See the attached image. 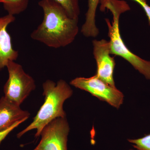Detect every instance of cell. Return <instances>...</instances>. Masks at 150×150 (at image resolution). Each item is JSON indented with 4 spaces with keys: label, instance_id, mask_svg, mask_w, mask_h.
Here are the masks:
<instances>
[{
    "label": "cell",
    "instance_id": "1",
    "mask_svg": "<svg viewBox=\"0 0 150 150\" xmlns=\"http://www.w3.org/2000/svg\"><path fill=\"white\" fill-rule=\"evenodd\" d=\"M43 21L30 34L33 40L50 48L66 47L74 40L79 31V19L70 18L62 6L53 0H40Z\"/></svg>",
    "mask_w": 150,
    "mask_h": 150
},
{
    "label": "cell",
    "instance_id": "2",
    "mask_svg": "<svg viewBox=\"0 0 150 150\" xmlns=\"http://www.w3.org/2000/svg\"><path fill=\"white\" fill-rule=\"evenodd\" d=\"M100 9L101 11L109 10L112 15L111 22L109 19H105L108 28L111 55L122 57L144 75L146 79L150 80V61L142 59L131 52L121 37L119 19L122 13L131 9L129 5L123 0H100Z\"/></svg>",
    "mask_w": 150,
    "mask_h": 150
},
{
    "label": "cell",
    "instance_id": "3",
    "mask_svg": "<svg viewBox=\"0 0 150 150\" xmlns=\"http://www.w3.org/2000/svg\"><path fill=\"white\" fill-rule=\"evenodd\" d=\"M43 95L45 96L44 103L32 123L17 134L18 138L34 129L36 130L35 137L38 138L43 128L51 121L57 118H66L67 115L63 105L73 95V91L70 86L64 80H60L57 83L47 80L43 83Z\"/></svg>",
    "mask_w": 150,
    "mask_h": 150
},
{
    "label": "cell",
    "instance_id": "4",
    "mask_svg": "<svg viewBox=\"0 0 150 150\" xmlns=\"http://www.w3.org/2000/svg\"><path fill=\"white\" fill-rule=\"evenodd\" d=\"M8 79L4 86V97L12 102L20 105L36 86L33 78L25 72L21 65L10 61L6 67Z\"/></svg>",
    "mask_w": 150,
    "mask_h": 150
},
{
    "label": "cell",
    "instance_id": "5",
    "mask_svg": "<svg viewBox=\"0 0 150 150\" xmlns=\"http://www.w3.org/2000/svg\"><path fill=\"white\" fill-rule=\"evenodd\" d=\"M70 84L89 93L117 109L123 103L124 96L123 93L116 87L105 83L96 75L89 78H75L70 82Z\"/></svg>",
    "mask_w": 150,
    "mask_h": 150
},
{
    "label": "cell",
    "instance_id": "6",
    "mask_svg": "<svg viewBox=\"0 0 150 150\" xmlns=\"http://www.w3.org/2000/svg\"><path fill=\"white\" fill-rule=\"evenodd\" d=\"M70 127L67 118L54 119L45 126L38 144L33 150H68Z\"/></svg>",
    "mask_w": 150,
    "mask_h": 150
},
{
    "label": "cell",
    "instance_id": "7",
    "mask_svg": "<svg viewBox=\"0 0 150 150\" xmlns=\"http://www.w3.org/2000/svg\"><path fill=\"white\" fill-rule=\"evenodd\" d=\"M93 46L97 65L96 75L105 83L116 87L113 78L115 61L111 56L109 41L103 39L93 40Z\"/></svg>",
    "mask_w": 150,
    "mask_h": 150
},
{
    "label": "cell",
    "instance_id": "8",
    "mask_svg": "<svg viewBox=\"0 0 150 150\" xmlns=\"http://www.w3.org/2000/svg\"><path fill=\"white\" fill-rule=\"evenodd\" d=\"M15 19V17L8 14L0 17V71L6 67L9 62L16 61L18 57V51L14 49L7 30L9 25Z\"/></svg>",
    "mask_w": 150,
    "mask_h": 150
},
{
    "label": "cell",
    "instance_id": "9",
    "mask_svg": "<svg viewBox=\"0 0 150 150\" xmlns=\"http://www.w3.org/2000/svg\"><path fill=\"white\" fill-rule=\"evenodd\" d=\"M30 113L21 109L20 105L5 97L0 98V131L4 130L18 121H26Z\"/></svg>",
    "mask_w": 150,
    "mask_h": 150
},
{
    "label": "cell",
    "instance_id": "10",
    "mask_svg": "<svg viewBox=\"0 0 150 150\" xmlns=\"http://www.w3.org/2000/svg\"><path fill=\"white\" fill-rule=\"evenodd\" d=\"M100 2V0H88L85 21L81 29V32L86 37H96L99 34V29L96 23V17Z\"/></svg>",
    "mask_w": 150,
    "mask_h": 150
},
{
    "label": "cell",
    "instance_id": "11",
    "mask_svg": "<svg viewBox=\"0 0 150 150\" xmlns=\"http://www.w3.org/2000/svg\"><path fill=\"white\" fill-rule=\"evenodd\" d=\"M29 0H0L8 14L14 16L26 10Z\"/></svg>",
    "mask_w": 150,
    "mask_h": 150
},
{
    "label": "cell",
    "instance_id": "12",
    "mask_svg": "<svg viewBox=\"0 0 150 150\" xmlns=\"http://www.w3.org/2000/svg\"><path fill=\"white\" fill-rule=\"evenodd\" d=\"M62 6L69 16L73 19H79L80 14L79 0H53Z\"/></svg>",
    "mask_w": 150,
    "mask_h": 150
},
{
    "label": "cell",
    "instance_id": "13",
    "mask_svg": "<svg viewBox=\"0 0 150 150\" xmlns=\"http://www.w3.org/2000/svg\"><path fill=\"white\" fill-rule=\"evenodd\" d=\"M137 150H150V134L142 138L134 139H128Z\"/></svg>",
    "mask_w": 150,
    "mask_h": 150
},
{
    "label": "cell",
    "instance_id": "14",
    "mask_svg": "<svg viewBox=\"0 0 150 150\" xmlns=\"http://www.w3.org/2000/svg\"><path fill=\"white\" fill-rule=\"evenodd\" d=\"M24 121H18V122L14 123L12 126H10V127H9V128H7V129L2 130V131H0V144H1V143L2 142L3 140L5 139L7 136L13 129L16 128L21 123H22L23 122H24Z\"/></svg>",
    "mask_w": 150,
    "mask_h": 150
},
{
    "label": "cell",
    "instance_id": "15",
    "mask_svg": "<svg viewBox=\"0 0 150 150\" xmlns=\"http://www.w3.org/2000/svg\"><path fill=\"white\" fill-rule=\"evenodd\" d=\"M141 6L144 11L148 18L149 24L150 25V6L148 4L147 0H132Z\"/></svg>",
    "mask_w": 150,
    "mask_h": 150
},
{
    "label": "cell",
    "instance_id": "16",
    "mask_svg": "<svg viewBox=\"0 0 150 150\" xmlns=\"http://www.w3.org/2000/svg\"><path fill=\"white\" fill-rule=\"evenodd\" d=\"M134 150V149H130V150Z\"/></svg>",
    "mask_w": 150,
    "mask_h": 150
}]
</instances>
